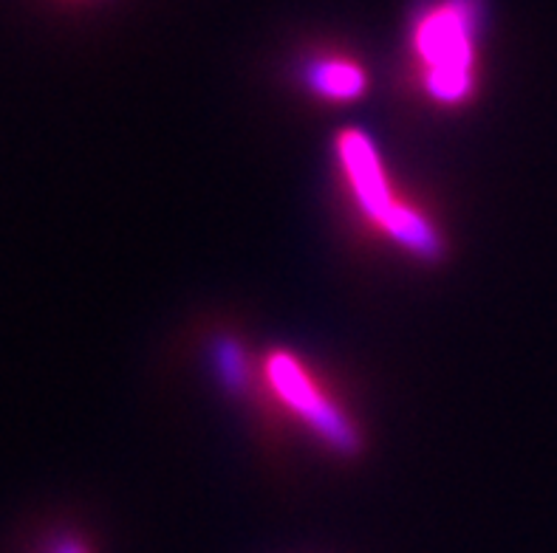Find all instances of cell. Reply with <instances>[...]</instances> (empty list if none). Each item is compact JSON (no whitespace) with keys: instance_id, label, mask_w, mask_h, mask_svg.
Here are the masks:
<instances>
[{"instance_id":"cell-1","label":"cell","mask_w":557,"mask_h":553,"mask_svg":"<svg viewBox=\"0 0 557 553\" xmlns=\"http://www.w3.org/2000/svg\"><path fill=\"white\" fill-rule=\"evenodd\" d=\"M484 0H422L408 26L410 77L424 102L456 111L470 105L484 77Z\"/></svg>"},{"instance_id":"cell-2","label":"cell","mask_w":557,"mask_h":553,"mask_svg":"<svg viewBox=\"0 0 557 553\" xmlns=\"http://www.w3.org/2000/svg\"><path fill=\"white\" fill-rule=\"evenodd\" d=\"M334 153L354 212L376 238L422 263L445 260V231L413 198L394 187L374 141L351 127L334 139Z\"/></svg>"},{"instance_id":"cell-3","label":"cell","mask_w":557,"mask_h":553,"mask_svg":"<svg viewBox=\"0 0 557 553\" xmlns=\"http://www.w3.org/2000/svg\"><path fill=\"white\" fill-rule=\"evenodd\" d=\"M269 399L281 406V413L311 432L329 452L343 457L360 455L362 432L346 404L332 392L309 362L297 353L277 348L269 351L258 370Z\"/></svg>"},{"instance_id":"cell-4","label":"cell","mask_w":557,"mask_h":553,"mask_svg":"<svg viewBox=\"0 0 557 553\" xmlns=\"http://www.w3.org/2000/svg\"><path fill=\"white\" fill-rule=\"evenodd\" d=\"M306 91L311 97L334 102V105H348L357 99L366 97L368 91V68L348 51H318V54L306 56L304 68H300Z\"/></svg>"},{"instance_id":"cell-5","label":"cell","mask_w":557,"mask_h":553,"mask_svg":"<svg viewBox=\"0 0 557 553\" xmlns=\"http://www.w3.org/2000/svg\"><path fill=\"white\" fill-rule=\"evenodd\" d=\"M28 553H97V545L83 531L57 528V531L42 533Z\"/></svg>"},{"instance_id":"cell-6","label":"cell","mask_w":557,"mask_h":553,"mask_svg":"<svg viewBox=\"0 0 557 553\" xmlns=\"http://www.w3.org/2000/svg\"><path fill=\"white\" fill-rule=\"evenodd\" d=\"M63 3H91V0H63Z\"/></svg>"}]
</instances>
